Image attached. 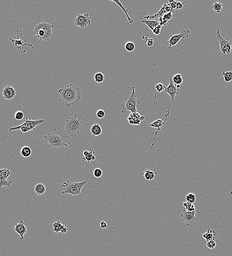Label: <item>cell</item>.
Returning <instances> with one entry per match:
<instances>
[{"label":"cell","mask_w":232,"mask_h":256,"mask_svg":"<svg viewBox=\"0 0 232 256\" xmlns=\"http://www.w3.org/2000/svg\"><path fill=\"white\" fill-rule=\"evenodd\" d=\"M161 26L159 25L157 27L155 28L152 31L153 33L155 35H160L161 32Z\"/></svg>","instance_id":"obj_41"},{"label":"cell","mask_w":232,"mask_h":256,"mask_svg":"<svg viewBox=\"0 0 232 256\" xmlns=\"http://www.w3.org/2000/svg\"><path fill=\"white\" fill-rule=\"evenodd\" d=\"M224 79L226 82H230L232 80V72H222Z\"/></svg>","instance_id":"obj_30"},{"label":"cell","mask_w":232,"mask_h":256,"mask_svg":"<svg viewBox=\"0 0 232 256\" xmlns=\"http://www.w3.org/2000/svg\"><path fill=\"white\" fill-rule=\"evenodd\" d=\"M124 47H125L126 49L128 52H132L134 50V49L136 48V46H135V45H134V43L133 42H127L125 44Z\"/></svg>","instance_id":"obj_31"},{"label":"cell","mask_w":232,"mask_h":256,"mask_svg":"<svg viewBox=\"0 0 232 256\" xmlns=\"http://www.w3.org/2000/svg\"><path fill=\"white\" fill-rule=\"evenodd\" d=\"M197 211V210L194 211H189L184 209L180 215L181 222L185 223L187 226L190 227L195 226L198 219L196 216Z\"/></svg>","instance_id":"obj_8"},{"label":"cell","mask_w":232,"mask_h":256,"mask_svg":"<svg viewBox=\"0 0 232 256\" xmlns=\"http://www.w3.org/2000/svg\"><path fill=\"white\" fill-rule=\"evenodd\" d=\"M45 121L44 119L41 120H32L30 118H26V120L24 123L18 126L15 127H10L9 129V131H13L15 130H21L22 133H27L28 131H32L35 130L36 127L39 125L44 123Z\"/></svg>","instance_id":"obj_7"},{"label":"cell","mask_w":232,"mask_h":256,"mask_svg":"<svg viewBox=\"0 0 232 256\" xmlns=\"http://www.w3.org/2000/svg\"><path fill=\"white\" fill-rule=\"evenodd\" d=\"M100 227L102 229H105L108 227V224L104 221H102L100 223Z\"/></svg>","instance_id":"obj_47"},{"label":"cell","mask_w":232,"mask_h":256,"mask_svg":"<svg viewBox=\"0 0 232 256\" xmlns=\"http://www.w3.org/2000/svg\"><path fill=\"white\" fill-rule=\"evenodd\" d=\"M185 2H181L177 1L176 3V10H181L183 8V5Z\"/></svg>","instance_id":"obj_45"},{"label":"cell","mask_w":232,"mask_h":256,"mask_svg":"<svg viewBox=\"0 0 232 256\" xmlns=\"http://www.w3.org/2000/svg\"><path fill=\"white\" fill-rule=\"evenodd\" d=\"M58 92L60 101H62L67 107L77 104L81 99V89L73 84L64 86Z\"/></svg>","instance_id":"obj_1"},{"label":"cell","mask_w":232,"mask_h":256,"mask_svg":"<svg viewBox=\"0 0 232 256\" xmlns=\"http://www.w3.org/2000/svg\"><path fill=\"white\" fill-rule=\"evenodd\" d=\"M164 92L168 93L171 97V102H173L175 99V96L179 94V89L173 82L172 79H169V84L164 90Z\"/></svg>","instance_id":"obj_12"},{"label":"cell","mask_w":232,"mask_h":256,"mask_svg":"<svg viewBox=\"0 0 232 256\" xmlns=\"http://www.w3.org/2000/svg\"><path fill=\"white\" fill-rule=\"evenodd\" d=\"M216 37H217V40L219 42V44H220V50L227 45H232V42L229 40V38H223L221 37V35L220 34L219 29H217V30Z\"/></svg>","instance_id":"obj_15"},{"label":"cell","mask_w":232,"mask_h":256,"mask_svg":"<svg viewBox=\"0 0 232 256\" xmlns=\"http://www.w3.org/2000/svg\"><path fill=\"white\" fill-rule=\"evenodd\" d=\"M142 22L144 24H146L152 31L155 28L160 25V23L157 20H142Z\"/></svg>","instance_id":"obj_20"},{"label":"cell","mask_w":232,"mask_h":256,"mask_svg":"<svg viewBox=\"0 0 232 256\" xmlns=\"http://www.w3.org/2000/svg\"><path fill=\"white\" fill-rule=\"evenodd\" d=\"M144 119L145 117L142 115V113L139 111L131 113L127 118V120L129 123L132 125H140Z\"/></svg>","instance_id":"obj_13"},{"label":"cell","mask_w":232,"mask_h":256,"mask_svg":"<svg viewBox=\"0 0 232 256\" xmlns=\"http://www.w3.org/2000/svg\"><path fill=\"white\" fill-rule=\"evenodd\" d=\"M90 151H89L87 155L82 158V161H87L89 163H92L94 164H95V163L93 162L92 160V158L94 156V154L95 153V151L93 149H90Z\"/></svg>","instance_id":"obj_24"},{"label":"cell","mask_w":232,"mask_h":256,"mask_svg":"<svg viewBox=\"0 0 232 256\" xmlns=\"http://www.w3.org/2000/svg\"><path fill=\"white\" fill-rule=\"evenodd\" d=\"M177 1H174V0H169V5L171 6V8H173V10H174L176 8V3H177Z\"/></svg>","instance_id":"obj_42"},{"label":"cell","mask_w":232,"mask_h":256,"mask_svg":"<svg viewBox=\"0 0 232 256\" xmlns=\"http://www.w3.org/2000/svg\"><path fill=\"white\" fill-rule=\"evenodd\" d=\"M69 231V229L67 227H66L64 225H62L60 230V232H61L62 234H66V232H68Z\"/></svg>","instance_id":"obj_46"},{"label":"cell","mask_w":232,"mask_h":256,"mask_svg":"<svg viewBox=\"0 0 232 256\" xmlns=\"http://www.w3.org/2000/svg\"><path fill=\"white\" fill-rule=\"evenodd\" d=\"M94 79L95 83L100 84L104 81L105 79V75H104L102 72H97L94 75Z\"/></svg>","instance_id":"obj_23"},{"label":"cell","mask_w":232,"mask_h":256,"mask_svg":"<svg viewBox=\"0 0 232 256\" xmlns=\"http://www.w3.org/2000/svg\"><path fill=\"white\" fill-rule=\"evenodd\" d=\"M206 246L210 249H214L216 246V242L215 240H211L208 241L206 242Z\"/></svg>","instance_id":"obj_37"},{"label":"cell","mask_w":232,"mask_h":256,"mask_svg":"<svg viewBox=\"0 0 232 256\" xmlns=\"http://www.w3.org/2000/svg\"><path fill=\"white\" fill-rule=\"evenodd\" d=\"M21 155L24 158H28L32 155V150L27 146H24L20 150Z\"/></svg>","instance_id":"obj_22"},{"label":"cell","mask_w":232,"mask_h":256,"mask_svg":"<svg viewBox=\"0 0 232 256\" xmlns=\"http://www.w3.org/2000/svg\"><path fill=\"white\" fill-rule=\"evenodd\" d=\"M163 6L164 7V9H165V10H166V12L168 13H169V12H173V10H173V8H171L169 4L164 3V5H163Z\"/></svg>","instance_id":"obj_44"},{"label":"cell","mask_w":232,"mask_h":256,"mask_svg":"<svg viewBox=\"0 0 232 256\" xmlns=\"http://www.w3.org/2000/svg\"><path fill=\"white\" fill-rule=\"evenodd\" d=\"M111 1L112 2H114L115 3H116L117 5L119 6L122 8V10H123V11L125 13V14H126V17H127V20H128V21L129 22V23L131 24H133L134 22L133 20H132L131 18L130 17H129V14H128V11H127V10H126V8H124V7L123 6V5H122V3H120L119 1H114V0H111V1Z\"/></svg>","instance_id":"obj_21"},{"label":"cell","mask_w":232,"mask_h":256,"mask_svg":"<svg viewBox=\"0 0 232 256\" xmlns=\"http://www.w3.org/2000/svg\"><path fill=\"white\" fill-rule=\"evenodd\" d=\"M83 123L81 119L78 117V114L69 117L65 124V130L72 138H76L82 131Z\"/></svg>","instance_id":"obj_3"},{"label":"cell","mask_w":232,"mask_h":256,"mask_svg":"<svg viewBox=\"0 0 232 256\" xmlns=\"http://www.w3.org/2000/svg\"><path fill=\"white\" fill-rule=\"evenodd\" d=\"M173 81L176 85H181L183 81V77L181 74H176L173 77Z\"/></svg>","instance_id":"obj_26"},{"label":"cell","mask_w":232,"mask_h":256,"mask_svg":"<svg viewBox=\"0 0 232 256\" xmlns=\"http://www.w3.org/2000/svg\"><path fill=\"white\" fill-rule=\"evenodd\" d=\"M202 236L203 237V238L207 240V241L211 240H215V239H216V232L215 230H211L209 227L207 232H203Z\"/></svg>","instance_id":"obj_16"},{"label":"cell","mask_w":232,"mask_h":256,"mask_svg":"<svg viewBox=\"0 0 232 256\" xmlns=\"http://www.w3.org/2000/svg\"><path fill=\"white\" fill-rule=\"evenodd\" d=\"M143 177L145 179L147 180H152L155 177L156 173L151 169H146L143 173Z\"/></svg>","instance_id":"obj_19"},{"label":"cell","mask_w":232,"mask_h":256,"mask_svg":"<svg viewBox=\"0 0 232 256\" xmlns=\"http://www.w3.org/2000/svg\"><path fill=\"white\" fill-rule=\"evenodd\" d=\"M183 205L185 208L184 209L186 210V211H194L196 210L195 205L193 203L189 202H184L183 203Z\"/></svg>","instance_id":"obj_28"},{"label":"cell","mask_w":232,"mask_h":256,"mask_svg":"<svg viewBox=\"0 0 232 256\" xmlns=\"http://www.w3.org/2000/svg\"><path fill=\"white\" fill-rule=\"evenodd\" d=\"M186 199L187 202H189L193 204L196 202V197L193 193H190L187 194L186 197Z\"/></svg>","instance_id":"obj_33"},{"label":"cell","mask_w":232,"mask_h":256,"mask_svg":"<svg viewBox=\"0 0 232 256\" xmlns=\"http://www.w3.org/2000/svg\"><path fill=\"white\" fill-rule=\"evenodd\" d=\"M47 146L55 149L69 147L72 141L67 136L58 133L55 128L52 129L50 133L44 136Z\"/></svg>","instance_id":"obj_2"},{"label":"cell","mask_w":232,"mask_h":256,"mask_svg":"<svg viewBox=\"0 0 232 256\" xmlns=\"http://www.w3.org/2000/svg\"><path fill=\"white\" fill-rule=\"evenodd\" d=\"M96 115L97 117H98L100 119H102L105 116V111L102 110V109H99L96 112Z\"/></svg>","instance_id":"obj_40"},{"label":"cell","mask_w":232,"mask_h":256,"mask_svg":"<svg viewBox=\"0 0 232 256\" xmlns=\"http://www.w3.org/2000/svg\"><path fill=\"white\" fill-rule=\"evenodd\" d=\"M1 193H0V197H1Z\"/></svg>","instance_id":"obj_48"},{"label":"cell","mask_w":232,"mask_h":256,"mask_svg":"<svg viewBox=\"0 0 232 256\" xmlns=\"http://www.w3.org/2000/svg\"><path fill=\"white\" fill-rule=\"evenodd\" d=\"M75 24L81 29H84L90 25L91 20L89 14L86 13L84 15L79 14L75 19Z\"/></svg>","instance_id":"obj_10"},{"label":"cell","mask_w":232,"mask_h":256,"mask_svg":"<svg viewBox=\"0 0 232 256\" xmlns=\"http://www.w3.org/2000/svg\"><path fill=\"white\" fill-rule=\"evenodd\" d=\"M2 95L5 99L10 101L14 99L17 94V91L13 87L7 85L2 90Z\"/></svg>","instance_id":"obj_11"},{"label":"cell","mask_w":232,"mask_h":256,"mask_svg":"<svg viewBox=\"0 0 232 256\" xmlns=\"http://www.w3.org/2000/svg\"><path fill=\"white\" fill-rule=\"evenodd\" d=\"M146 43V45L148 47H151L153 46L154 43V40L153 38H148Z\"/></svg>","instance_id":"obj_43"},{"label":"cell","mask_w":232,"mask_h":256,"mask_svg":"<svg viewBox=\"0 0 232 256\" xmlns=\"http://www.w3.org/2000/svg\"><path fill=\"white\" fill-rule=\"evenodd\" d=\"M34 191L38 195H43L46 192V187L43 183H39L35 186Z\"/></svg>","instance_id":"obj_18"},{"label":"cell","mask_w":232,"mask_h":256,"mask_svg":"<svg viewBox=\"0 0 232 256\" xmlns=\"http://www.w3.org/2000/svg\"><path fill=\"white\" fill-rule=\"evenodd\" d=\"M62 224L60 221H57L53 223L52 225L53 227V232L56 234H58V232H60V227L61 226Z\"/></svg>","instance_id":"obj_32"},{"label":"cell","mask_w":232,"mask_h":256,"mask_svg":"<svg viewBox=\"0 0 232 256\" xmlns=\"http://www.w3.org/2000/svg\"><path fill=\"white\" fill-rule=\"evenodd\" d=\"M231 47L232 45H227L225 46L223 48L220 50L221 54L224 55L230 54L232 53V49Z\"/></svg>","instance_id":"obj_29"},{"label":"cell","mask_w":232,"mask_h":256,"mask_svg":"<svg viewBox=\"0 0 232 256\" xmlns=\"http://www.w3.org/2000/svg\"><path fill=\"white\" fill-rule=\"evenodd\" d=\"M166 87L164 85L161 83H159L155 86V89L159 93H161L162 92L164 91V90L166 89Z\"/></svg>","instance_id":"obj_34"},{"label":"cell","mask_w":232,"mask_h":256,"mask_svg":"<svg viewBox=\"0 0 232 256\" xmlns=\"http://www.w3.org/2000/svg\"><path fill=\"white\" fill-rule=\"evenodd\" d=\"M90 132L93 136H100L102 134V130L100 125L98 123L94 124L90 128Z\"/></svg>","instance_id":"obj_17"},{"label":"cell","mask_w":232,"mask_h":256,"mask_svg":"<svg viewBox=\"0 0 232 256\" xmlns=\"http://www.w3.org/2000/svg\"><path fill=\"white\" fill-rule=\"evenodd\" d=\"M93 173H94V176H95V177L100 178L102 175L103 173L100 168H96L94 170Z\"/></svg>","instance_id":"obj_38"},{"label":"cell","mask_w":232,"mask_h":256,"mask_svg":"<svg viewBox=\"0 0 232 256\" xmlns=\"http://www.w3.org/2000/svg\"><path fill=\"white\" fill-rule=\"evenodd\" d=\"M14 230L20 235V240H22L24 239V235L27 232V228L25 225V223L23 221L20 220L15 225Z\"/></svg>","instance_id":"obj_14"},{"label":"cell","mask_w":232,"mask_h":256,"mask_svg":"<svg viewBox=\"0 0 232 256\" xmlns=\"http://www.w3.org/2000/svg\"><path fill=\"white\" fill-rule=\"evenodd\" d=\"M87 181L78 182L66 181L62 185V186L64 188V190L62 191V193L63 194H69L71 195H79L81 194L82 188L87 184Z\"/></svg>","instance_id":"obj_6"},{"label":"cell","mask_w":232,"mask_h":256,"mask_svg":"<svg viewBox=\"0 0 232 256\" xmlns=\"http://www.w3.org/2000/svg\"><path fill=\"white\" fill-rule=\"evenodd\" d=\"M163 119L162 120H158L154 122L153 123L150 124L151 127L154 128H159L161 127L164 123H163Z\"/></svg>","instance_id":"obj_36"},{"label":"cell","mask_w":232,"mask_h":256,"mask_svg":"<svg viewBox=\"0 0 232 256\" xmlns=\"http://www.w3.org/2000/svg\"><path fill=\"white\" fill-rule=\"evenodd\" d=\"M210 8L213 10L215 13H220L223 8V5L221 2H215L210 6Z\"/></svg>","instance_id":"obj_25"},{"label":"cell","mask_w":232,"mask_h":256,"mask_svg":"<svg viewBox=\"0 0 232 256\" xmlns=\"http://www.w3.org/2000/svg\"><path fill=\"white\" fill-rule=\"evenodd\" d=\"M12 183L11 181H7V180L2 179L0 178V188L3 187H10Z\"/></svg>","instance_id":"obj_35"},{"label":"cell","mask_w":232,"mask_h":256,"mask_svg":"<svg viewBox=\"0 0 232 256\" xmlns=\"http://www.w3.org/2000/svg\"><path fill=\"white\" fill-rule=\"evenodd\" d=\"M55 26L48 23L42 22L35 26L34 33L36 38L40 40H49L53 35L52 29Z\"/></svg>","instance_id":"obj_4"},{"label":"cell","mask_w":232,"mask_h":256,"mask_svg":"<svg viewBox=\"0 0 232 256\" xmlns=\"http://www.w3.org/2000/svg\"><path fill=\"white\" fill-rule=\"evenodd\" d=\"M124 101L125 102L124 104H122V109L121 111L122 113H125L127 111H130L131 113L138 112L136 108L140 104V102L137 99V94L134 87H132L131 94L126 96Z\"/></svg>","instance_id":"obj_5"},{"label":"cell","mask_w":232,"mask_h":256,"mask_svg":"<svg viewBox=\"0 0 232 256\" xmlns=\"http://www.w3.org/2000/svg\"><path fill=\"white\" fill-rule=\"evenodd\" d=\"M11 174L10 171L8 169H1L0 170V178L2 179L7 180Z\"/></svg>","instance_id":"obj_27"},{"label":"cell","mask_w":232,"mask_h":256,"mask_svg":"<svg viewBox=\"0 0 232 256\" xmlns=\"http://www.w3.org/2000/svg\"><path fill=\"white\" fill-rule=\"evenodd\" d=\"M191 31L189 30L183 31L181 32L180 33L176 35H171V38L167 42L168 44V49L171 50L173 47L177 45L179 41L181 39H186L188 38L189 35L190 34Z\"/></svg>","instance_id":"obj_9"},{"label":"cell","mask_w":232,"mask_h":256,"mask_svg":"<svg viewBox=\"0 0 232 256\" xmlns=\"http://www.w3.org/2000/svg\"><path fill=\"white\" fill-rule=\"evenodd\" d=\"M24 117V113L21 111H18L15 113V117L16 120H20L23 119Z\"/></svg>","instance_id":"obj_39"}]
</instances>
